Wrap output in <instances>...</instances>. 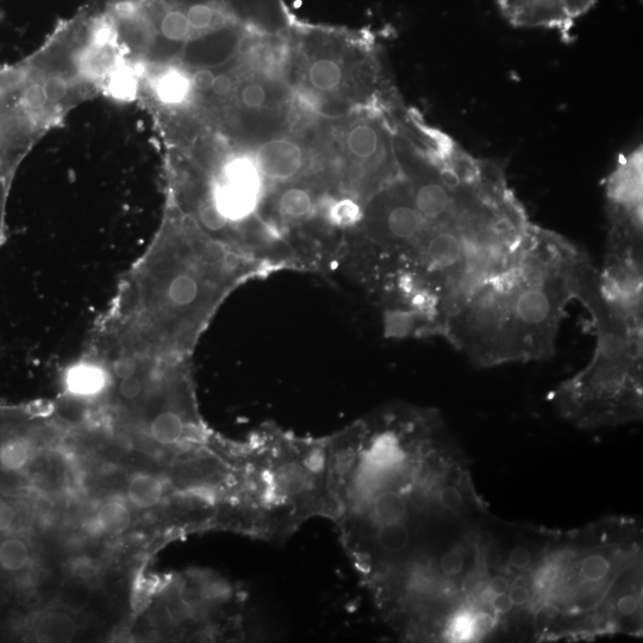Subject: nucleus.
Masks as SVG:
<instances>
[{
  "label": "nucleus",
  "instance_id": "nucleus-9",
  "mask_svg": "<svg viewBox=\"0 0 643 643\" xmlns=\"http://www.w3.org/2000/svg\"><path fill=\"white\" fill-rule=\"evenodd\" d=\"M164 480L145 472L134 474L127 486V497L133 507L140 510L158 507L166 496Z\"/></svg>",
  "mask_w": 643,
  "mask_h": 643
},
{
  "label": "nucleus",
  "instance_id": "nucleus-5",
  "mask_svg": "<svg viewBox=\"0 0 643 643\" xmlns=\"http://www.w3.org/2000/svg\"><path fill=\"white\" fill-rule=\"evenodd\" d=\"M576 301L592 318L596 347L589 365L555 392L563 414L580 427L597 428L642 416L643 333L618 318L604 301L598 270L588 255L580 265Z\"/></svg>",
  "mask_w": 643,
  "mask_h": 643
},
{
  "label": "nucleus",
  "instance_id": "nucleus-3",
  "mask_svg": "<svg viewBox=\"0 0 643 643\" xmlns=\"http://www.w3.org/2000/svg\"><path fill=\"white\" fill-rule=\"evenodd\" d=\"M586 257L533 223L503 270L449 317L442 336L477 367L551 358Z\"/></svg>",
  "mask_w": 643,
  "mask_h": 643
},
{
  "label": "nucleus",
  "instance_id": "nucleus-12",
  "mask_svg": "<svg viewBox=\"0 0 643 643\" xmlns=\"http://www.w3.org/2000/svg\"><path fill=\"white\" fill-rule=\"evenodd\" d=\"M23 98L31 110L42 109L48 102L45 87L36 83L24 87Z\"/></svg>",
  "mask_w": 643,
  "mask_h": 643
},
{
  "label": "nucleus",
  "instance_id": "nucleus-1",
  "mask_svg": "<svg viewBox=\"0 0 643 643\" xmlns=\"http://www.w3.org/2000/svg\"><path fill=\"white\" fill-rule=\"evenodd\" d=\"M343 551L370 591L449 523L479 507L438 411L396 404L332 435Z\"/></svg>",
  "mask_w": 643,
  "mask_h": 643
},
{
  "label": "nucleus",
  "instance_id": "nucleus-10",
  "mask_svg": "<svg viewBox=\"0 0 643 643\" xmlns=\"http://www.w3.org/2000/svg\"><path fill=\"white\" fill-rule=\"evenodd\" d=\"M131 522H133V516L128 505L117 498H111L102 503L95 517L96 529L110 536L126 533Z\"/></svg>",
  "mask_w": 643,
  "mask_h": 643
},
{
  "label": "nucleus",
  "instance_id": "nucleus-4",
  "mask_svg": "<svg viewBox=\"0 0 643 643\" xmlns=\"http://www.w3.org/2000/svg\"><path fill=\"white\" fill-rule=\"evenodd\" d=\"M243 534L282 543L314 518L336 515L332 438L264 427L241 443Z\"/></svg>",
  "mask_w": 643,
  "mask_h": 643
},
{
  "label": "nucleus",
  "instance_id": "nucleus-15",
  "mask_svg": "<svg viewBox=\"0 0 643 643\" xmlns=\"http://www.w3.org/2000/svg\"><path fill=\"white\" fill-rule=\"evenodd\" d=\"M112 90L117 93V96L127 98L135 90L134 79L128 76H120L112 84Z\"/></svg>",
  "mask_w": 643,
  "mask_h": 643
},
{
  "label": "nucleus",
  "instance_id": "nucleus-14",
  "mask_svg": "<svg viewBox=\"0 0 643 643\" xmlns=\"http://www.w3.org/2000/svg\"><path fill=\"white\" fill-rule=\"evenodd\" d=\"M214 79L215 74L208 70V68H204V70L198 71L195 76H193L190 84L191 86H195L199 91H210L212 84H214Z\"/></svg>",
  "mask_w": 643,
  "mask_h": 643
},
{
  "label": "nucleus",
  "instance_id": "nucleus-6",
  "mask_svg": "<svg viewBox=\"0 0 643 643\" xmlns=\"http://www.w3.org/2000/svg\"><path fill=\"white\" fill-rule=\"evenodd\" d=\"M609 232L607 241L643 245V149L618 156L605 181Z\"/></svg>",
  "mask_w": 643,
  "mask_h": 643
},
{
  "label": "nucleus",
  "instance_id": "nucleus-11",
  "mask_svg": "<svg viewBox=\"0 0 643 643\" xmlns=\"http://www.w3.org/2000/svg\"><path fill=\"white\" fill-rule=\"evenodd\" d=\"M191 84L183 74L170 73L161 79L159 84V96L162 101L170 104L183 103L190 95Z\"/></svg>",
  "mask_w": 643,
  "mask_h": 643
},
{
  "label": "nucleus",
  "instance_id": "nucleus-13",
  "mask_svg": "<svg viewBox=\"0 0 643 643\" xmlns=\"http://www.w3.org/2000/svg\"><path fill=\"white\" fill-rule=\"evenodd\" d=\"M46 95L48 101L59 102L62 101L67 95L68 85L66 80L61 77H51L46 80L45 85Z\"/></svg>",
  "mask_w": 643,
  "mask_h": 643
},
{
  "label": "nucleus",
  "instance_id": "nucleus-7",
  "mask_svg": "<svg viewBox=\"0 0 643 643\" xmlns=\"http://www.w3.org/2000/svg\"><path fill=\"white\" fill-rule=\"evenodd\" d=\"M597 3L598 0H497L498 9L510 26L557 30L568 41L577 20Z\"/></svg>",
  "mask_w": 643,
  "mask_h": 643
},
{
  "label": "nucleus",
  "instance_id": "nucleus-8",
  "mask_svg": "<svg viewBox=\"0 0 643 643\" xmlns=\"http://www.w3.org/2000/svg\"><path fill=\"white\" fill-rule=\"evenodd\" d=\"M30 632L31 638L37 642H71L77 636L78 626L66 611L49 610L35 617Z\"/></svg>",
  "mask_w": 643,
  "mask_h": 643
},
{
  "label": "nucleus",
  "instance_id": "nucleus-2",
  "mask_svg": "<svg viewBox=\"0 0 643 643\" xmlns=\"http://www.w3.org/2000/svg\"><path fill=\"white\" fill-rule=\"evenodd\" d=\"M261 267L195 224L181 223L156 239L123 277L90 351L187 359L223 299Z\"/></svg>",
  "mask_w": 643,
  "mask_h": 643
}]
</instances>
